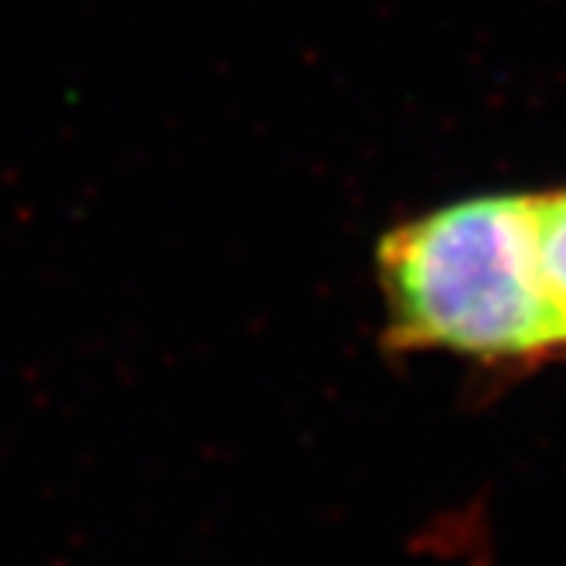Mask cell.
<instances>
[{
  "instance_id": "2",
  "label": "cell",
  "mask_w": 566,
  "mask_h": 566,
  "mask_svg": "<svg viewBox=\"0 0 566 566\" xmlns=\"http://www.w3.org/2000/svg\"><path fill=\"white\" fill-rule=\"evenodd\" d=\"M530 219L543 297L549 304L566 361V185L530 191Z\"/></svg>"
},
{
  "instance_id": "1",
  "label": "cell",
  "mask_w": 566,
  "mask_h": 566,
  "mask_svg": "<svg viewBox=\"0 0 566 566\" xmlns=\"http://www.w3.org/2000/svg\"><path fill=\"white\" fill-rule=\"evenodd\" d=\"M382 345L522 379L563 361L533 250L530 191L440 201L376 242Z\"/></svg>"
}]
</instances>
